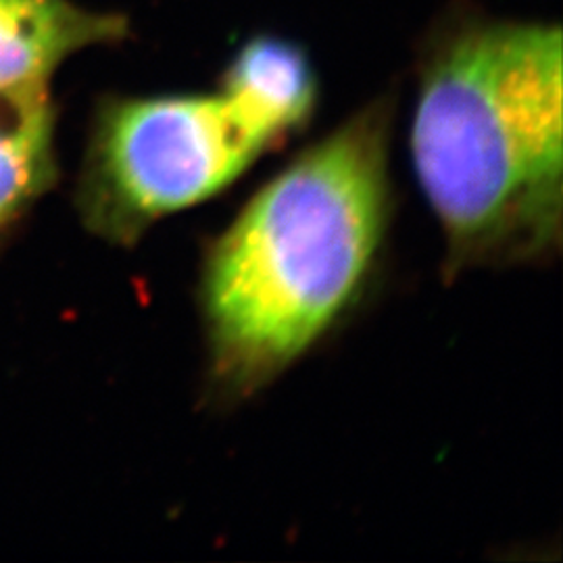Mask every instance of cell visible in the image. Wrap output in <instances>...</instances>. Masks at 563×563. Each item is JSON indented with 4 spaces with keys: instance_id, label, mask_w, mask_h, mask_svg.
<instances>
[{
    "instance_id": "cell-4",
    "label": "cell",
    "mask_w": 563,
    "mask_h": 563,
    "mask_svg": "<svg viewBox=\"0 0 563 563\" xmlns=\"http://www.w3.org/2000/svg\"><path fill=\"white\" fill-rule=\"evenodd\" d=\"M125 36L121 15L74 0H0V88L48 84L76 53Z\"/></svg>"
},
{
    "instance_id": "cell-5",
    "label": "cell",
    "mask_w": 563,
    "mask_h": 563,
    "mask_svg": "<svg viewBox=\"0 0 563 563\" xmlns=\"http://www.w3.org/2000/svg\"><path fill=\"white\" fill-rule=\"evenodd\" d=\"M222 90L284 142L311 120L318 76L299 44L262 34L244 42L225 67Z\"/></svg>"
},
{
    "instance_id": "cell-6",
    "label": "cell",
    "mask_w": 563,
    "mask_h": 563,
    "mask_svg": "<svg viewBox=\"0 0 563 563\" xmlns=\"http://www.w3.org/2000/svg\"><path fill=\"white\" fill-rule=\"evenodd\" d=\"M53 174L48 84L0 88V228L41 197Z\"/></svg>"
},
{
    "instance_id": "cell-3",
    "label": "cell",
    "mask_w": 563,
    "mask_h": 563,
    "mask_svg": "<svg viewBox=\"0 0 563 563\" xmlns=\"http://www.w3.org/2000/svg\"><path fill=\"white\" fill-rule=\"evenodd\" d=\"M280 142L220 92L107 102L80 181L86 225L130 246L155 223L220 195Z\"/></svg>"
},
{
    "instance_id": "cell-2",
    "label": "cell",
    "mask_w": 563,
    "mask_h": 563,
    "mask_svg": "<svg viewBox=\"0 0 563 563\" xmlns=\"http://www.w3.org/2000/svg\"><path fill=\"white\" fill-rule=\"evenodd\" d=\"M562 86L558 23L463 15L430 38L409 146L451 276L560 253Z\"/></svg>"
},
{
    "instance_id": "cell-1",
    "label": "cell",
    "mask_w": 563,
    "mask_h": 563,
    "mask_svg": "<svg viewBox=\"0 0 563 563\" xmlns=\"http://www.w3.org/2000/svg\"><path fill=\"white\" fill-rule=\"evenodd\" d=\"M393 99L353 113L242 207L202 260L209 383L241 401L336 325L369 280L390 222Z\"/></svg>"
}]
</instances>
